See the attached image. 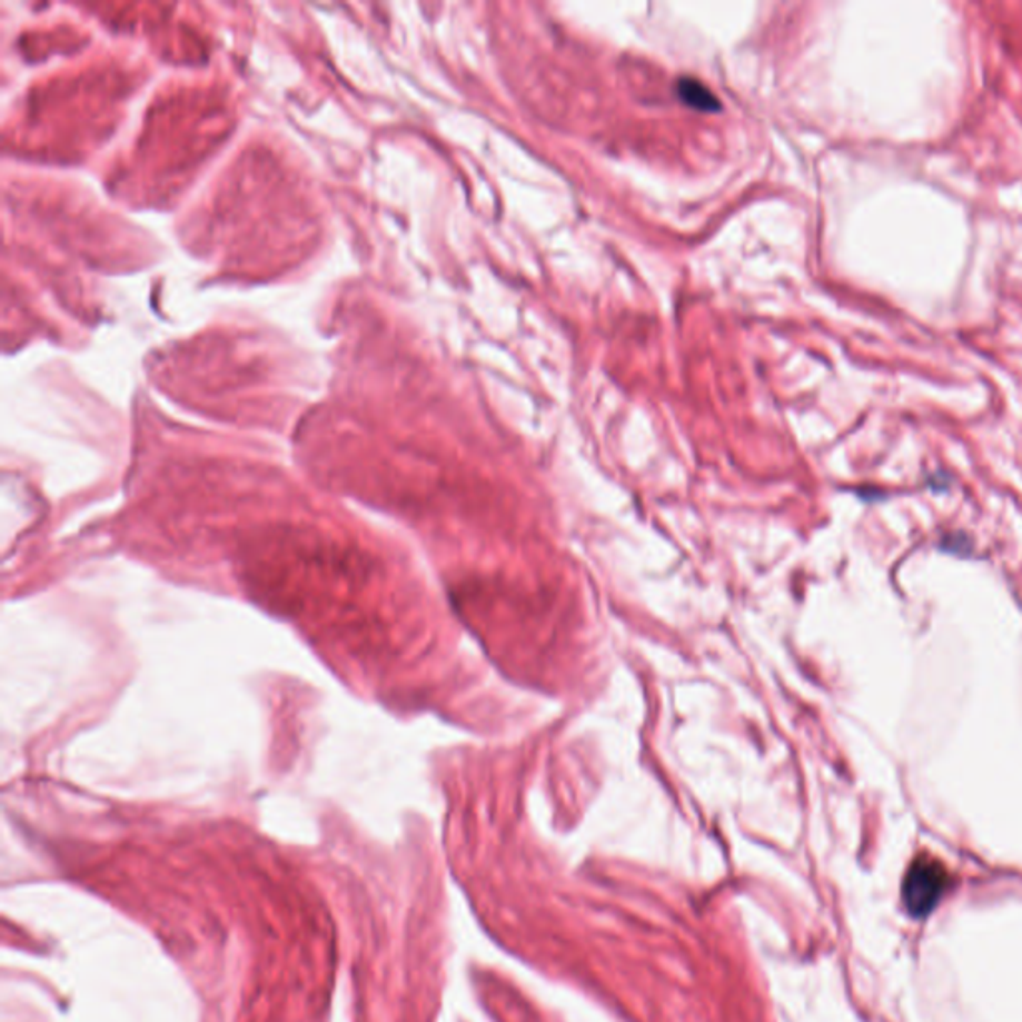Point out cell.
I'll return each instance as SVG.
<instances>
[{"label":"cell","mask_w":1022,"mask_h":1022,"mask_svg":"<svg viewBox=\"0 0 1022 1022\" xmlns=\"http://www.w3.org/2000/svg\"><path fill=\"white\" fill-rule=\"evenodd\" d=\"M675 90H677V97L682 98L687 107L695 108V110L715 112L721 108L717 97L697 79H687V77L679 79L675 85Z\"/></svg>","instance_id":"cell-2"},{"label":"cell","mask_w":1022,"mask_h":1022,"mask_svg":"<svg viewBox=\"0 0 1022 1022\" xmlns=\"http://www.w3.org/2000/svg\"><path fill=\"white\" fill-rule=\"evenodd\" d=\"M951 886V875L941 861L933 857L915 859L903 879V903L909 915L925 919L935 911Z\"/></svg>","instance_id":"cell-1"}]
</instances>
